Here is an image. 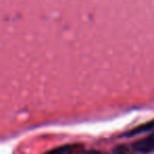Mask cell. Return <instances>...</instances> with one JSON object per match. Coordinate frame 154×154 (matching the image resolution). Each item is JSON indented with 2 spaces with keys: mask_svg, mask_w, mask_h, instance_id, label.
Instances as JSON below:
<instances>
[{
  "mask_svg": "<svg viewBox=\"0 0 154 154\" xmlns=\"http://www.w3.org/2000/svg\"><path fill=\"white\" fill-rule=\"evenodd\" d=\"M133 149L141 154H148L154 152V132L146 136L145 138L133 143Z\"/></svg>",
  "mask_w": 154,
  "mask_h": 154,
  "instance_id": "1",
  "label": "cell"
},
{
  "mask_svg": "<svg viewBox=\"0 0 154 154\" xmlns=\"http://www.w3.org/2000/svg\"><path fill=\"white\" fill-rule=\"evenodd\" d=\"M76 147H78V146H76V145L60 146V147H57V148H55V149H52V150H50V151L45 152V153H43V154H66V153L72 152Z\"/></svg>",
  "mask_w": 154,
  "mask_h": 154,
  "instance_id": "2",
  "label": "cell"
},
{
  "mask_svg": "<svg viewBox=\"0 0 154 154\" xmlns=\"http://www.w3.org/2000/svg\"><path fill=\"white\" fill-rule=\"evenodd\" d=\"M154 128V122H147L145 125H141L140 127L136 129H133V131L131 133H129V136H133V135H136V134H139V133H143L145 131H148V130H151V129Z\"/></svg>",
  "mask_w": 154,
  "mask_h": 154,
  "instance_id": "3",
  "label": "cell"
},
{
  "mask_svg": "<svg viewBox=\"0 0 154 154\" xmlns=\"http://www.w3.org/2000/svg\"><path fill=\"white\" fill-rule=\"evenodd\" d=\"M114 154H128V149L125 146H120V147L116 148Z\"/></svg>",
  "mask_w": 154,
  "mask_h": 154,
  "instance_id": "4",
  "label": "cell"
},
{
  "mask_svg": "<svg viewBox=\"0 0 154 154\" xmlns=\"http://www.w3.org/2000/svg\"><path fill=\"white\" fill-rule=\"evenodd\" d=\"M90 154H108L106 152H103V151H92Z\"/></svg>",
  "mask_w": 154,
  "mask_h": 154,
  "instance_id": "5",
  "label": "cell"
}]
</instances>
